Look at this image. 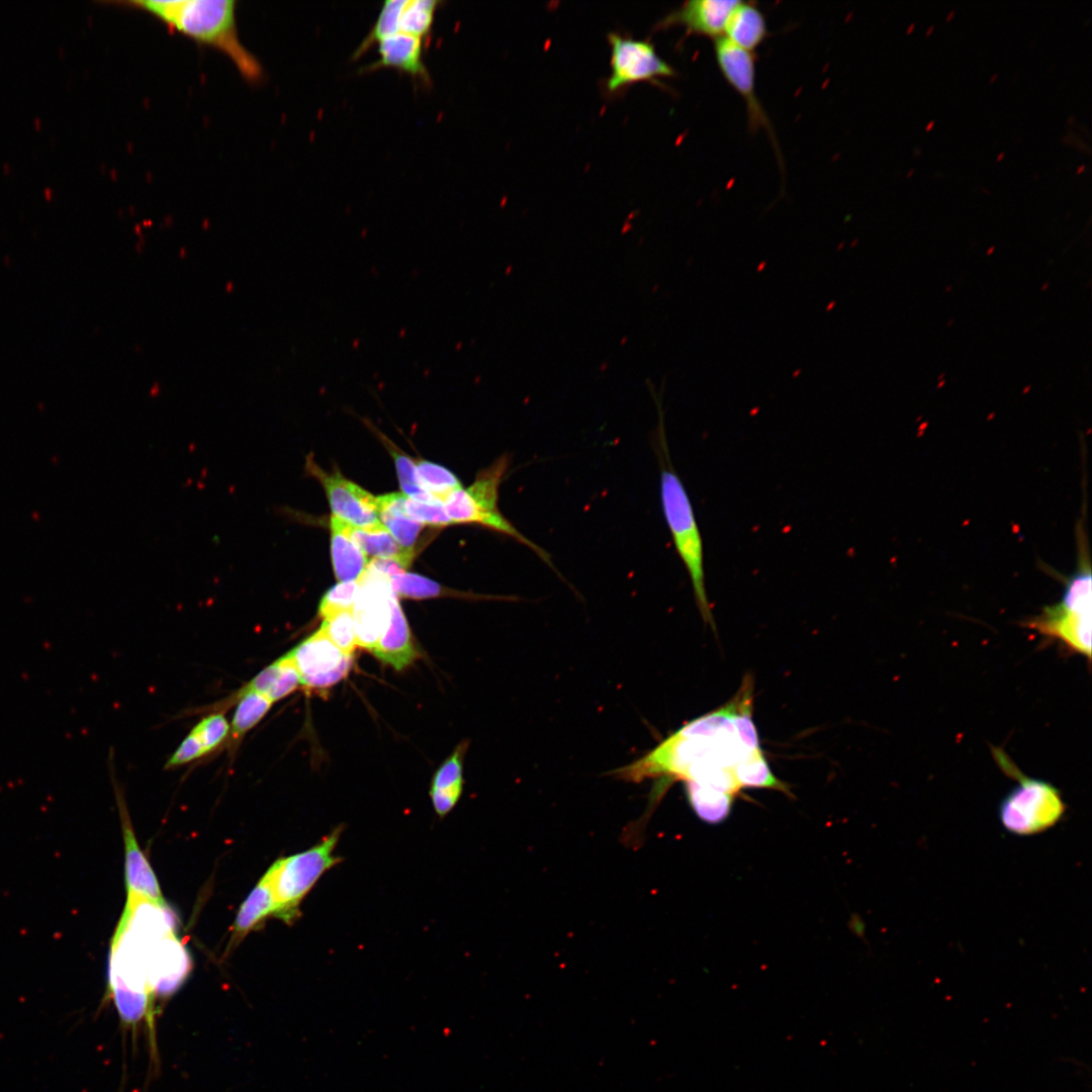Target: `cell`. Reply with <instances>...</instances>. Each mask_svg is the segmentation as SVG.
Listing matches in <instances>:
<instances>
[{"label": "cell", "instance_id": "obj_6", "mask_svg": "<svg viewBox=\"0 0 1092 1092\" xmlns=\"http://www.w3.org/2000/svg\"><path fill=\"white\" fill-rule=\"evenodd\" d=\"M509 465V456L504 454L481 470L469 487L452 492L443 503L445 510L453 524L475 523L507 535L553 567L548 553L521 533L498 510V488Z\"/></svg>", "mask_w": 1092, "mask_h": 1092}, {"label": "cell", "instance_id": "obj_23", "mask_svg": "<svg viewBox=\"0 0 1092 1092\" xmlns=\"http://www.w3.org/2000/svg\"><path fill=\"white\" fill-rule=\"evenodd\" d=\"M348 532L368 558L394 559L406 569L413 562L415 555L404 550L383 525L367 529L348 525Z\"/></svg>", "mask_w": 1092, "mask_h": 1092}, {"label": "cell", "instance_id": "obj_34", "mask_svg": "<svg viewBox=\"0 0 1092 1092\" xmlns=\"http://www.w3.org/2000/svg\"><path fill=\"white\" fill-rule=\"evenodd\" d=\"M404 512L408 517L426 526L444 527L453 524L441 502L422 503L406 496Z\"/></svg>", "mask_w": 1092, "mask_h": 1092}, {"label": "cell", "instance_id": "obj_44", "mask_svg": "<svg viewBox=\"0 0 1092 1092\" xmlns=\"http://www.w3.org/2000/svg\"><path fill=\"white\" fill-rule=\"evenodd\" d=\"M913 172H914V169H910V171H909V172L907 173V175H906V176H907V177H910V176L912 175V173H913Z\"/></svg>", "mask_w": 1092, "mask_h": 1092}, {"label": "cell", "instance_id": "obj_29", "mask_svg": "<svg viewBox=\"0 0 1092 1092\" xmlns=\"http://www.w3.org/2000/svg\"><path fill=\"white\" fill-rule=\"evenodd\" d=\"M419 479L425 489L444 503L455 490L462 487L458 478L447 468L426 460L417 463Z\"/></svg>", "mask_w": 1092, "mask_h": 1092}, {"label": "cell", "instance_id": "obj_26", "mask_svg": "<svg viewBox=\"0 0 1092 1092\" xmlns=\"http://www.w3.org/2000/svg\"><path fill=\"white\" fill-rule=\"evenodd\" d=\"M381 440L393 458L402 493L412 499L422 503L440 502L430 494L422 485L418 476L416 463L408 456L399 451L393 443L385 438V436L381 435Z\"/></svg>", "mask_w": 1092, "mask_h": 1092}, {"label": "cell", "instance_id": "obj_12", "mask_svg": "<svg viewBox=\"0 0 1092 1092\" xmlns=\"http://www.w3.org/2000/svg\"><path fill=\"white\" fill-rule=\"evenodd\" d=\"M307 470L323 484L333 516L355 528H374L381 524L375 496L345 478L339 471L328 473L307 459Z\"/></svg>", "mask_w": 1092, "mask_h": 1092}, {"label": "cell", "instance_id": "obj_41", "mask_svg": "<svg viewBox=\"0 0 1092 1092\" xmlns=\"http://www.w3.org/2000/svg\"><path fill=\"white\" fill-rule=\"evenodd\" d=\"M933 29H934V25H930V27L926 31V35H929L933 31Z\"/></svg>", "mask_w": 1092, "mask_h": 1092}, {"label": "cell", "instance_id": "obj_10", "mask_svg": "<svg viewBox=\"0 0 1092 1092\" xmlns=\"http://www.w3.org/2000/svg\"><path fill=\"white\" fill-rule=\"evenodd\" d=\"M714 54L721 74L745 101L750 129H764L776 147L771 124L755 90L754 54L736 47L724 37L714 40ZM777 150L779 152L778 148Z\"/></svg>", "mask_w": 1092, "mask_h": 1092}, {"label": "cell", "instance_id": "obj_19", "mask_svg": "<svg viewBox=\"0 0 1092 1092\" xmlns=\"http://www.w3.org/2000/svg\"><path fill=\"white\" fill-rule=\"evenodd\" d=\"M405 497L403 493L393 492L375 496V499L381 524L404 550L415 555L416 544L426 525L405 514Z\"/></svg>", "mask_w": 1092, "mask_h": 1092}, {"label": "cell", "instance_id": "obj_7", "mask_svg": "<svg viewBox=\"0 0 1092 1092\" xmlns=\"http://www.w3.org/2000/svg\"><path fill=\"white\" fill-rule=\"evenodd\" d=\"M340 835L338 828L312 847L278 858L269 868L277 902L275 916L288 923L298 916L303 898L328 870L341 861L334 853Z\"/></svg>", "mask_w": 1092, "mask_h": 1092}, {"label": "cell", "instance_id": "obj_22", "mask_svg": "<svg viewBox=\"0 0 1092 1092\" xmlns=\"http://www.w3.org/2000/svg\"><path fill=\"white\" fill-rule=\"evenodd\" d=\"M466 746V744L459 745L434 776L430 797L439 816L446 815L455 806L461 795L462 757Z\"/></svg>", "mask_w": 1092, "mask_h": 1092}, {"label": "cell", "instance_id": "obj_3", "mask_svg": "<svg viewBox=\"0 0 1092 1092\" xmlns=\"http://www.w3.org/2000/svg\"><path fill=\"white\" fill-rule=\"evenodd\" d=\"M660 499L675 550L691 580L698 610L705 623L715 628L706 589L704 543L694 508L669 458L664 435L660 436Z\"/></svg>", "mask_w": 1092, "mask_h": 1092}, {"label": "cell", "instance_id": "obj_25", "mask_svg": "<svg viewBox=\"0 0 1092 1092\" xmlns=\"http://www.w3.org/2000/svg\"><path fill=\"white\" fill-rule=\"evenodd\" d=\"M734 777L740 789H771L792 796L789 786L778 779L770 770L761 749L743 758L735 766Z\"/></svg>", "mask_w": 1092, "mask_h": 1092}, {"label": "cell", "instance_id": "obj_45", "mask_svg": "<svg viewBox=\"0 0 1092 1092\" xmlns=\"http://www.w3.org/2000/svg\"><path fill=\"white\" fill-rule=\"evenodd\" d=\"M996 78H997V73H995V74H994V75L992 76V78H991L990 82H993V81H994V80H995Z\"/></svg>", "mask_w": 1092, "mask_h": 1092}, {"label": "cell", "instance_id": "obj_28", "mask_svg": "<svg viewBox=\"0 0 1092 1092\" xmlns=\"http://www.w3.org/2000/svg\"><path fill=\"white\" fill-rule=\"evenodd\" d=\"M440 3L436 0H406L399 16V31L420 38L428 35Z\"/></svg>", "mask_w": 1092, "mask_h": 1092}, {"label": "cell", "instance_id": "obj_4", "mask_svg": "<svg viewBox=\"0 0 1092 1092\" xmlns=\"http://www.w3.org/2000/svg\"><path fill=\"white\" fill-rule=\"evenodd\" d=\"M1079 539L1078 567L1068 579L1061 601L1030 619L1026 626L1060 640L1075 652L1091 657V568L1087 541Z\"/></svg>", "mask_w": 1092, "mask_h": 1092}, {"label": "cell", "instance_id": "obj_2", "mask_svg": "<svg viewBox=\"0 0 1092 1092\" xmlns=\"http://www.w3.org/2000/svg\"><path fill=\"white\" fill-rule=\"evenodd\" d=\"M122 4L152 14L171 29L225 55L252 82L263 77L258 59L242 43L236 0H133Z\"/></svg>", "mask_w": 1092, "mask_h": 1092}, {"label": "cell", "instance_id": "obj_35", "mask_svg": "<svg viewBox=\"0 0 1092 1092\" xmlns=\"http://www.w3.org/2000/svg\"><path fill=\"white\" fill-rule=\"evenodd\" d=\"M279 659L281 663L280 673L268 694V698L273 703L285 698L300 686V675L290 655L286 653Z\"/></svg>", "mask_w": 1092, "mask_h": 1092}, {"label": "cell", "instance_id": "obj_31", "mask_svg": "<svg viewBox=\"0 0 1092 1092\" xmlns=\"http://www.w3.org/2000/svg\"><path fill=\"white\" fill-rule=\"evenodd\" d=\"M344 653L353 654L357 645L352 611H345L324 619L320 628Z\"/></svg>", "mask_w": 1092, "mask_h": 1092}, {"label": "cell", "instance_id": "obj_24", "mask_svg": "<svg viewBox=\"0 0 1092 1092\" xmlns=\"http://www.w3.org/2000/svg\"><path fill=\"white\" fill-rule=\"evenodd\" d=\"M685 787L689 804L701 820L719 824L729 817L734 796L691 782H686Z\"/></svg>", "mask_w": 1092, "mask_h": 1092}, {"label": "cell", "instance_id": "obj_38", "mask_svg": "<svg viewBox=\"0 0 1092 1092\" xmlns=\"http://www.w3.org/2000/svg\"><path fill=\"white\" fill-rule=\"evenodd\" d=\"M933 125H934V120H930V121L928 122V124L926 125V128H925V130H926V131H929L930 129H932Z\"/></svg>", "mask_w": 1092, "mask_h": 1092}, {"label": "cell", "instance_id": "obj_36", "mask_svg": "<svg viewBox=\"0 0 1092 1092\" xmlns=\"http://www.w3.org/2000/svg\"><path fill=\"white\" fill-rule=\"evenodd\" d=\"M205 750L199 738L192 731L183 739L178 748L167 760L165 767L174 768L204 756Z\"/></svg>", "mask_w": 1092, "mask_h": 1092}, {"label": "cell", "instance_id": "obj_27", "mask_svg": "<svg viewBox=\"0 0 1092 1092\" xmlns=\"http://www.w3.org/2000/svg\"><path fill=\"white\" fill-rule=\"evenodd\" d=\"M405 2L406 0H386L383 3L373 27L355 50L353 59L361 57L375 42L399 32V16Z\"/></svg>", "mask_w": 1092, "mask_h": 1092}, {"label": "cell", "instance_id": "obj_32", "mask_svg": "<svg viewBox=\"0 0 1092 1092\" xmlns=\"http://www.w3.org/2000/svg\"><path fill=\"white\" fill-rule=\"evenodd\" d=\"M359 590L358 580L338 582L322 598L318 614L324 619L335 614L352 611Z\"/></svg>", "mask_w": 1092, "mask_h": 1092}, {"label": "cell", "instance_id": "obj_40", "mask_svg": "<svg viewBox=\"0 0 1092 1092\" xmlns=\"http://www.w3.org/2000/svg\"><path fill=\"white\" fill-rule=\"evenodd\" d=\"M1085 168H1086V166H1085V165H1081V166H1080V167L1078 168V170H1077V172H1076V173H1077V174H1079V173L1083 172V171L1085 170Z\"/></svg>", "mask_w": 1092, "mask_h": 1092}, {"label": "cell", "instance_id": "obj_13", "mask_svg": "<svg viewBox=\"0 0 1092 1092\" xmlns=\"http://www.w3.org/2000/svg\"><path fill=\"white\" fill-rule=\"evenodd\" d=\"M113 785L124 840V869L127 890V900L124 908L135 911L139 906L144 904L163 908L165 907V901L158 880L138 844L120 787L115 781Z\"/></svg>", "mask_w": 1092, "mask_h": 1092}, {"label": "cell", "instance_id": "obj_43", "mask_svg": "<svg viewBox=\"0 0 1092 1092\" xmlns=\"http://www.w3.org/2000/svg\"><path fill=\"white\" fill-rule=\"evenodd\" d=\"M1003 157H1004V153L1002 152V153H1000V154H999V156L997 157V159H996V160H997V161H999V160H1000L1001 158H1003Z\"/></svg>", "mask_w": 1092, "mask_h": 1092}, {"label": "cell", "instance_id": "obj_9", "mask_svg": "<svg viewBox=\"0 0 1092 1092\" xmlns=\"http://www.w3.org/2000/svg\"><path fill=\"white\" fill-rule=\"evenodd\" d=\"M288 654L300 675V685L309 690L334 686L347 675L353 662V654L340 650L321 629Z\"/></svg>", "mask_w": 1092, "mask_h": 1092}, {"label": "cell", "instance_id": "obj_14", "mask_svg": "<svg viewBox=\"0 0 1092 1092\" xmlns=\"http://www.w3.org/2000/svg\"><path fill=\"white\" fill-rule=\"evenodd\" d=\"M738 0H691L671 11L657 24L656 29L680 25L688 34L713 38L723 37L728 18Z\"/></svg>", "mask_w": 1092, "mask_h": 1092}, {"label": "cell", "instance_id": "obj_33", "mask_svg": "<svg viewBox=\"0 0 1092 1092\" xmlns=\"http://www.w3.org/2000/svg\"><path fill=\"white\" fill-rule=\"evenodd\" d=\"M199 738L205 753L224 744L230 733V724L223 712H212L202 718L191 730Z\"/></svg>", "mask_w": 1092, "mask_h": 1092}, {"label": "cell", "instance_id": "obj_11", "mask_svg": "<svg viewBox=\"0 0 1092 1092\" xmlns=\"http://www.w3.org/2000/svg\"><path fill=\"white\" fill-rule=\"evenodd\" d=\"M357 580L359 590L352 609L357 645L372 651L389 623L390 578L366 568Z\"/></svg>", "mask_w": 1092, "mask_h": 1092}, {"label": "cell", "instance_id": "obj_30", "mask_svg": "<svg viewBox=\"0 0 1092 1092\" xmlns=\"http://www.w3.org/2000/svg\"><path fill=\"white\" fill-rule=\"evenodd\" d=\"M390 585L396 596L424 600L448 595L438 582L415 573H399L390 577Z\"/></svg>", "mask_w": 1092, "mask_h": 1092}, {"label": "cell", "instance_id": "obj_18", "mask_svg": "<svg viewBox=\"0 0 1092 1092\" xmlns=\"http://www.w3.org/2000/svg\"><path fill=\"white\" fill-rule=\"evenodd\" d=\"M331 531L332 563L337 580H357L366 570L370 559L351 538L347 523L332 516Z\"/></svg>", "mask_w": 1092, "mask_h": 1092}, {"label": "cell", "instance_id": "obj_17", "mask_svg": "<svg viewBox=\"0 0 1092 1092\" xmlns=\"http://www.w3.org/2000/svg\"><path fill=\"white\" fill-rule=\"evenodd\" d=\"M235 703L236 710L230 724L229 737L224 743L230 754L236 752L244 736L265 717L273 705L268 697L241 688L232 697L217 705L213 712L224 710Z\"/></svg>", "mask_w": 1092, "mask_h": 1092}, {"label": "cell", "instance_id": "obj_20", "mask_svg": "<svg viewBox=\"0 0 1092 1092\" xmlns=\"http://www.w3.org/2000/svg\"><path fill=\"white\" fill-rule=\"evenodd\" d=\"M766 36V20L760 9L752 2L738 1L728 18L723 37L753 53Z\"/></svg>", "mask_w": 1092, "mask_h": 1092}, {"label": "cell", "instance_id": "obj_8", "mask_svg": "<svg viewBox=\"0 0 1092 1092\" xmlns=\"http://www.w3.org/2000/svg\"><path fill=\"white\" fill-rule=\"evenodd\" d=\"M611 73L606 81L609 94H616L640 82L656 83L676 76L675 70L657 54L647 39H635L616 32L608 34Z\"/></svg>", "mask_w": 1092, "mask_h": 1092}, {"label": "cell", "instance_id": "obj_42", "mask_svg": "<svg viewBox=\"0 0 1092 1092\" xmlns=\"http://www.w3.org/2000/svg\"><path fill=\"white\" fill-rule=\"evenodd\" d=\"M953 14H954V10H951V11H950V12L948 13L947 17H946V21H948V20H949V19H950V18H951V17L953 16Z\"/></svg>", "mask_w": 1092, "mask_h": 1092}, {"label": "cell", "instance_id": "obj_39", "mask_svg": "<svg viewBox=\"0 0 1092 1092\" xmlns=\"http://www.w3.org/2000/svg\"><path fill=\"white\" fill-rule=\"evenodd\" d=\"M914 27H915V23H914V22L910 23V25H909V26H908V28L906 29V33H910V32H911V30H912V29H913Z\"/></svg>", "mask_w": 1092, "mask_h": 1092}, {"label": "cell", "instance_id": "obj_21", "mask_svg": "<svg viewBox=\"0 0 1092 1092\" xmlns=\"http://www.w3.org/2000/svg\"><path fill=\"white\" fill-rule=\"evenodd\" d=\"M277 910L272 881L266 873L242 904L235 920L231 945L242 940L264 918Z\"/></svg>", "mask_w": 1092, "mask_h": 1092}, {"label": "cell", "instance_id": "obj_16", "mask_svg": "<svg viewBox=\"0 0 1092 1092\" xmlns=\"http://www.w3.org/2000/svg\"><path fill=\"white\" fill-rule=\"evenodd\" d=\"M389 607L390 619L388 626L372 652L383 663L401 670L416 659L418 652L413 642L406 618L393 590L389 598Z\"/></svg>", "mask_w": 1092, "mask_h": 1092}, {"label": "cell", "instance_id": "obj_37", "mask_svg": "<svg viewBox=\"0 0 1092 1092\" xmlns=\"http://www.w3.org/2000/svg\"><path fill=\"white\" fill-rule=\"evenodd\" d=\"M367 568L388 578L405 572L406 568L394 559H370Z\"/></svg>", "mask_w": 1092, "mask_h": 1092}, {"label": "cell", "instance_id": "obj_1", "mask_svg": "<svg viewBox=\"0 0 1092 1092\" xmlns=\"http://www.w3.org/2000/svg\"><path fill=\"white\" fill-rule=\"evenodd\" d=\"M752 693V679L745 678L726 705L689 722L642 757L612 774L636 783L655 779L662 791L665 785L681 780L729 792L735 766L761 749L751 717Z\"/></svg>", "mask_w": 1092, "mask_h": 1092}, {"label": "cell", "instance_id": "obj_15", "mask_svg": "<svg viewBox=\"0 0 1092 1092\" xmlns=\"http://www.w3.org/2000/svg\"><path fill=\"white\" fill-rule=\"evenodd\" d=\"M378 44L380 58L363 67L362 72L395 68L426 85L430 83V74L423 60L422 38L399 31L383 38Z\"/></svg>", "mask_w": 1092, "mask_h": 1092}, {"label": "cell", "instance_id": "obj_5", "mask_svg": "<svg viewBox=\"0 0 1092 1092\" xmlns=\"http://www.w3.org/2000/svg\"><path fill=\"white\" fill-rule=\"evenodd\" d=\"M999 766L1018 781L999 806V819L1012 834L1028 836L1054 826L1065 812L1060 792L1050 783L1024 776L999 748H993Z\"/></svg>", "mask_w": 1092, "mask_h": 1092}]
</instances>
